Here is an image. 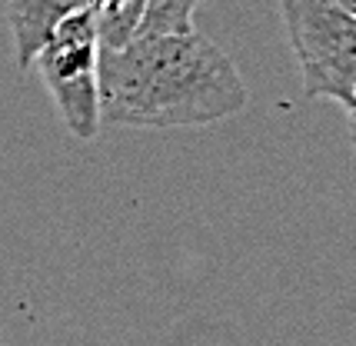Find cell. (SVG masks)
Returning <instances> with one entry per match:
<instances>
[{
	"label": "cell",
	"instance_id": "1",
	"mask_svg": "<svg viewBox=\"0 0 356 346\" xmlns=\"http://www.w3.org/2000/svg\"><path fill=\"white\" fill-rule=\"evenodd\" d=\"M247 83L203 33H143L100 47V124L210 126L247 107Z\"/></svg>",
	"mask_w": 356,
	"mask_h": 346
},
{
	"label": "cell",
	"instance_id": "2",
	"mask_svg": "<svg viewBox=\"0 0 356 346\" xmlns=\"http://www.w3.org/2000/svg\"><path fill=\"white\" fill-rule=\"evenodd\" d=\"M307 97L350 104L356 90V17L340 0H280Z\"/></svg>",
	"mask_w": 356,
	"mask_h": 346
},
{
	"label": "cell",
	"instance_id": "3",
	"mask_svg": "<svg viewBox=\"0 0 356 346\" xmlns=\"http://www.w3.org/2000/svg\"><path fill=\"white\" fill-rule=\"evenodd\" d=\"M33 67L54 97L60 120L77 140H93L100 130V33L90 7L60 20Z\"/></svg>",
	"mask_w": 356,
	"mask_h": 346
},
{
	"label": "cell",
	"instance_id": "4",
	"mask_svg": "<svg viewBox=\"0 0 356 346\" xmlns=\"http://www.w3.org/2000/svg\"><path fill=\"white\" fill-rule=\"evenodd\" d=\"M87 7V0H10V33H14V57L20 70H31L33 57L40 53L60 20Z\"/></svg>",
	"mask_w": 356,
	"mask_h": 346
},
{
	"label": "cell",
	"instance_id": "5",
	"mask_svg": "<svg viewBox=\"0 0 356 346\" xmlns=\"http://www.w3.org/2000/svg\"><path fill=\"white\" fill-rule=\"evenodd\" d=\"M87 7L97 17L100 47H124L137 37L143 0H87Z\"/></svg>",
	"mask_w": 356,
	"mask_h": 346
},
{
	"label": "cell",
	"instance_id": "6",
	"mask_svg": "<svg viewBox=\"0 0 356 346\" xmlns=\"http://www.w3.org/2000/svg\"><path fill=\"white\" fill-rule=\"evenodd\" d=\"M200 0H143V14H140L137 37L143 33H186L193 27Z\"/></svg>",
	"mask_w": 356,
	"mask_h": 346
},
{
	"label": "cell",
	"instance_id": "7",
	"mask_svg": "<svg viewBox=\"0 0 356 346\" xmlns=\"http://www.w3.org/2000/svg\"><path fill=\"white\" fill-rule=\"evenodd\" d=\"M346 120H350V140H353V147H356V90H353V97H350V104H346Z\"/></svg>",
	"mask_w": 356,
	"mask_h": 346
},
{
	"label": "cell",
	"instance_id": "8",
	"mask_svg": "<svg viewBox=\"0 0 356 346\" xmlns=\"http://www.w3.org/2000/svg\"><path fill=\"white\" fill-rule=\"evenodd\" d=\"M340 3H343V7H346V10H350V14L356 17V0H340Z\"/></svg>",
	"mask_w": 356,
	"mask_h": 346
}]
</instances>
